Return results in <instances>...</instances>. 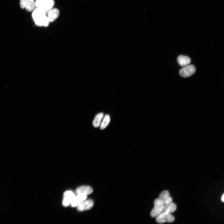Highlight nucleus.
Returning <instances> with one entry per match:
<instances>
[{"label": "nucleus", "instance_id": "obj_1", "mask_svg": "<svg viewBox=\"0 0 224 224\" xmlns=\"http://www.w3.org/2000/svg\"><path fill=\"white\" fill-rule=\"evenodd\" d=\"M175 219L174 217L171 214L162 212L157 216L156 220L158 223L162 224L166 222H172Z\"/></svg>", "mask_w": 224, "mask_h": 224}, {"label": "nucleus", "instance_id": "obj_2", "mask_svg": "<svg viewBox=\"0 0 224 224\" xmlns=\"http://www.w3.org/2000/svg\"><path fill=\"white\" fill-rule=\"evenodd\" d=\"M196 69L193 65H187L181 69L179 71L180 75L183 77H188L193 75Z\"/></svg>", "mask_w": 224, "mask_h": 224}, {"label": "nucleus", "instance_id": "obj_3", "mask_svg": "<svg viewBox=\"0 0 224 224\" xmlns=\"http://www.w3.org/2000/svg\"><path fill=\"white\" fill-rule=\"evenodd\" d=\"M154 205V207L151 213V216L153 218L157 217L162 212L164 206L161 201L158 199L155 200Z\"/></svg>", "mask_w": 224, "mask_h": 224}, {"label": "nucleus", "instance_id": "obj_4", "mask_svg": "<svg viewBox=\"0 0 224 224\" xmlns=\"http://www.w3.org/2000/svg\"><path fill=\"white\" fill-rule=\"evenodd\" d=\"M75 196L74 193L72 191H69L65 192L64 194L63 205L65 207L71 204Z\"/></svg>", "mask_w": 224, "mask_h": 224}, {"label": "nucleus", "instance_id": "obj_5", "mask_svg": "<svg viewBox=\"0 0 224 224\" xmlns=\"http://www.w3.org/2000/svg\"><path fill=\"white\" fill-rule=\"evenodd\" d=\"M93 202L91 200H85L77 206V210L83 211L91 209L93 206Z\"/></svg>", "mask_w": 224, "mask_h": 224}, {"label": "nucleus", "instance_id": "obj_6", "mask_svg": "<svg viewBox=\"0 0 224 224\" xmlns=\"http://www.w3.org/2000/svg\"><path fill=\"white\" fill-rule=\"evenodd\" d=\"M159 199L163 205L171 203L173 201V199L170 196L169 192L167 191H163L159 195Z\"/></svg>", "mask_w": 224, "mask_h": 224}, {"label": "nucleus", "instance_id": "obj_7", "mask_svg": "<svg viewBox=\"0 0 224 224\" xmlns=\"http://www.w3.org/2000/svg\"><path fill=\"white\" fill-rule=\"evenodd\" d=\"M92 192V188L86 186L80 187L77 188L76 191V194L77 195L86 196L91 194Z\"/></svg>", "mask_w": 224, "mask_h": 224}, {"label": "nucleus", "instance_id": "obj_8", "mask_svg": "<svg viewBox=\"0 0 224 224\" xmlns=\"http://www.w3.org/2000/svg\"><path fill=\"white\" fill-rule=\"evenodd\" d=\"M46 12L41 8H37L33 12L32 17L34 21L45 15Z\"/></svg>", "mask_w": 224, "mask_h": 224}, {"label": "nucleus", "instance_id": "obj_9", "mask_svg": "<svg viewBox=\"0 0 224 224\" xmlns=\"http://www.w3.org/2000/svg\"><path fill=\"white\" fill-rule=\"evenodd\" d=\"M177 61L179 65L182 67L189 65L191 62V60L189 57L182 55L178 57Z\"/></svg>", "mask_w": 224, "mask_h": 224}, {"label": "nucleus", "instance_id": "obj_10", "mask_svg": "<svg viewBox=\"0 0 224 224\" xmlns=\"http://www.w3.org/2000/svg\"><path fill=\"white\" fill-rule=\"evenodd\" d=\"M36 25L38 26L48 27L49 24V21L48 17L46 15L34 21Z\"/></svg>", "mask_w": 224, "mask_h": 224}, {"label": "nucleus", "instance_id": "obj_11", "mask_svg": "<svg viewBox=\"0 0 224 224\" xmlns=\"http://www.w3.org/2000/svg\"><path fill=\"white\" fill-rule=\"evenodd\" d=\"M87 196L78 195L75 196L71 203V205L73 207L78 206L81 203L86 199Z\"/></svg>", "mask_w": 224, "mask_h": 224}, {"label": "nucleus", "instance_id": "obj_12", "mask_svg": "<svg viewBox=\"0 0 224 224\" xmlns=\"http://www.w3.org/2000/svg\"><path fill=\"white\" fill-rule=\"evenodd\" d=\"M59 15V12L57 8H54L50 11L48 18L50 23L53 22L56 20Z\"/></svg>", "mask_w": 224, "mask_h": 224}, {"label": "nucleus", "instance_id": "obj_13", "mask_svg": "<svg viewBox=\"0 0 224 224\" xmlns=\"http://www.w3.org/2000/svg\"><path fill=\"white\" fill-rule=\"evenodd\" d=\"M177 209L176 205L173 203L164 205L162 212L171 214L174 212Z\"/></svg>", "mask_w": 224, "mask_h": 224}, {"label": "nucleus", "instance_id": "obj_14", "mask_svg": "<svg viewBox=\"0 0 224 224\" xmlns=\"http://www.w3.org/2000/svg\"><path fill=\"white\" fill-rule=\"evenodd\" d=\"M55 4L54 0H46L41 8L46 12L50 11Z\"/></svg>", "mask_w": 224, "mask_h": 224}, {"label": "nucleus", "instance_id": "obj_15", "mask_svg": "<svg viewBox=\"0 0 224 224\" xmlns=\"http://www.w3.org/2000/svg\"><path fill=\"white\" fill-rule=\"evenodd\" d=\"M103 117L104 114L102 113H100L96 116L93 122V125L94 127H98L100 126L101 120Z\"/></svg>", "mask_w": 224, "mask_h": 224}, {"label": "nucleus", "instance_id": "obj_16", "mask_svg": "<svg viewBox=\"0 0 224 224\" xmlns=\"http://www.w3.org/2000/svg\"><path fill=\"white\" fill-rule=\"evenodd\" d=\"M35 6V4L34 0H27L25 8L27 11L31 12L34 9Z\"/></svg>", "mask_w": 224, "mask_h": 224}, {"label": "nucleus", "instance_id": "obj_17", "mask_svg": "<svg viewBox=\"0 0 224 224\" xmlns=\"http://www.w3.org/2000/svg\"><path fill=\"white\" fill-rule=\"evenodd\" d=\"M110 122V118L109 115H106L102 120L101 125L100 128L101 130H103L106 128L109 125Z\"/></svg>", "mask_w": 224, "mask_h": 224}, {"label": "nucleus", "instance_id": "obj_18", "mask_svg": "<svg viewBox=\"0 0 224 224\" xmlns=\"http://www.w3.org/2000/svg\"><path fill=\"white\" fill-rule=\"evenodd\" d=\"M46 1V0H36L35 2V6L37 8H41Z\"/></svg>", "mask_w": 224, "mask_h": 224}, {"label": "nucleus", "instance_id": "obj_19", "mask_svg": "<svg viewBox=\"0 0 224 224\" xmlns=\"http://www.w3.org/2000/svg\"><path fill=\"white\" fill-rule=\"evenodd\" d=\"M27 0H20V5L23 9L25 8V5Z\"/></svg>", "mask_w": 224, "mask_h": 224}, {"label": "nucleus", "instance_id": "obj_20", "mask_svg": "<svg viewBox=\"0 0 224 224\" xmlns=\"http://www.w3.org/2000/svg\"><path fill=\"white\" fill-rule=\"evenodd\" d=\"M221 200L223 202H224V195L223 194L221 198Z\"/></svg>", "mask_w": 224, "mask_h": 224}]
</instances>
